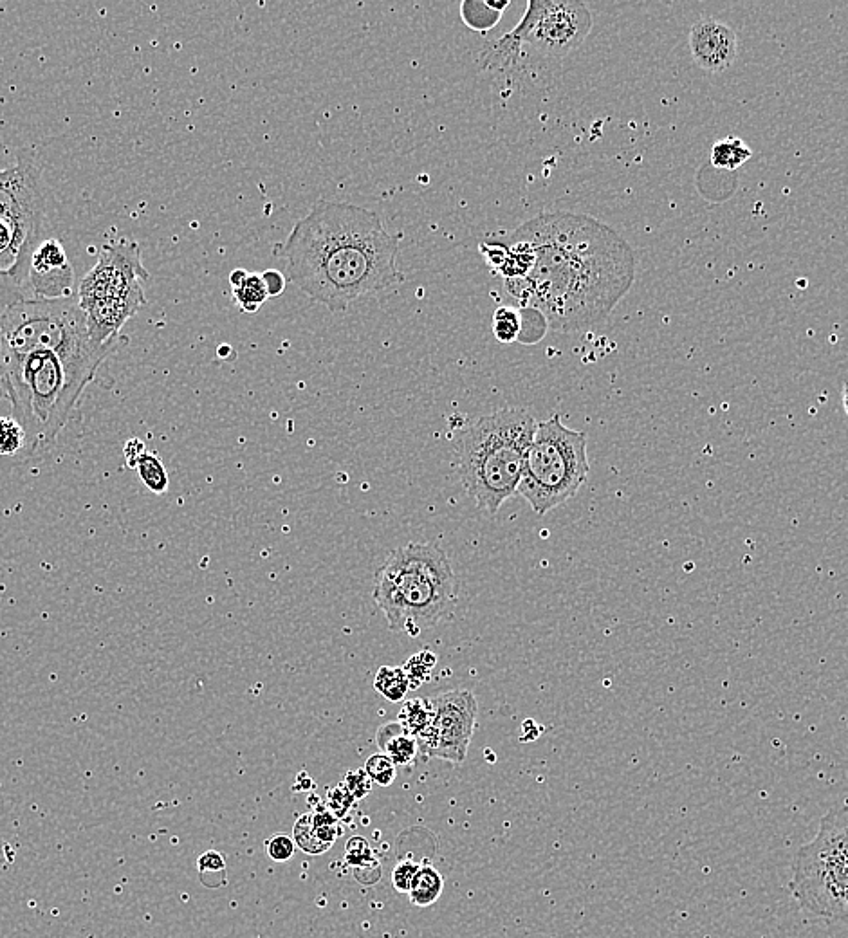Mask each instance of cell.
Segmentation results:
<instances>
[{
	"label": "cell",
	"mask_w": 848,
	"mask_h": 938,
	"mask_svg": "<svg viewBox=\"0 0 848 938\" xmlns=\"http://www.w3.org/2000/svg\"><path fill=\"white\" fill-rule=\"evenodd\" d=\"M132 468H136L139 479H141V482H143L152 493H156V495L166 493V489L170 486V479H168V473H166L163 460L159 459L156 453H152V451L148 450L145 451V453L134 462Z\"/></svg>",
	"instance_id": "obj_22"
},
{
	"label": "cell",
	"mask_w": 848,
	"mask_h": 938,
	"mask_svg": "<svg viewBox=\"0 0 848 938\" xmlns=\"http://www.w3.org/2000/svg\"><path fill=\"white\" fill-rule=\"evenodd\" d=\"M397 251L399 242L378 213L322 201L296 222L278 255L286 258L293 284L338 314L399 282Z\"/></svg>",
	"instance_id": "obj_2"
},
{
	"label": "cell",
	"mask_w": 848,
	"mask_h": 938,
	"mask_svg": "<svg viewBox=\"0 0 848 938\" xmlns=\"http://www.w3.org/2000/svg\"><path fill=\"white\" fill-rule=\"evenodd\" d=\"M231 295L235 304L244 313H257L268 302V289L262 273H248L244 269H235L230 275Z\"/></svg>",
	"instance_id": "obj_18"
},
{
	"label": "cell",
	"mask_w": 848,
	"mask_h": 938,
	"mask_svg": "<svg viewBox=\"0 0 848 938\" xmlns=\"http://www.w3.org/2000/svg\"><path fill=\"white\" fill-rule=\"evenodd\" d=\"M49 201L42 168L33 150H17L0 166V316L28 298L29 260L49 239Z\"/></svg>",
	"instance_id": "obj_6"
},
{
	"label": "cell",
	"mask_w": 848,
	"mask_h": 938,
	"mask_svg": "<svg viewBox=\"0 0 848 938\" xmlns=\"http://www.w3.org/2000/svg\"><path fill=\"white\" fill-rule=\"evenodd\" d=\"M443 892V874L430 863H423L419 868V872L415 875L408 897H410V902L417 908H430L441 899Z\"/></svg>",
	"instance_id": "obj_19"
},
{
	"label": "cell",
	"mask_w": 848,
	"mask_h": 938,
	"mask_svg": "<svg viewBox=\"0 0 848 938\" xmlns=\"http://www.w3.org/2000/svg\"><path fill=\"white\" fill-rule=\"evenodd\" d=\"M378 747L396 764V767L412 765L419 755V742L408 735L399 722H388L379 727L376 735Z\"/></svg>",
	"instance_id": "obj_17"
},
{
	"label": "cell",
	"mask_w": 848,
	"mask_h": 938,
	"mask_svg": "<svg viewBox=\"0 0 848 938\" xmlns=\"http://www.w3.org/2000/svg\"><path fill=\"white\" fill-rule=\"evenodd\" d=\"M28 448V435L13 417H0V457L15 455Z\"/></svg>",
	"instance_id": "obj_27"
},
{
	"label": "cell",
	"mask_w": 848,
	"mask_h": 938,
	"mask_svg": "<svg viewBox=\"0 0 848 938\" xmlns=\"http://www.w3.org/2000/svg\"><path fill=\"white\" fill-rule=\"evenodd\" d=\"M751 156H753L751 148L738 138L719 139L711 147V165L717 166L720 170L733 172L738 166L747 163Z\"/></svg>",
	"instance_id": "obj_20"
},
{
	"label": "cell",
	"mask_w": 848,
	"mask_h": 938,
	"mask_svg": "<svg viewBox=\"0 0 848 938\" xmlns=\"http://www.w3.org/2000/svg\"><path fill=\"white\" fill-rule=\"evenodd\" d=\"M343 785H345V789L354 796V800L358 801L369 796L370 792H372V787H374V782L370 780L367 771L361 767L358 771H349V773L345 774Z\"/></svg>",
	"instance_id": "obj_34"
},
{
	"label": "cell",
	"mask_w": 848,
	"mask_h": 938,
	"mask_svg": "<svg viewBox=\"0 0 848 938\" xmlns=\"http://www.w3.org/2000/svg\"><path fill=\"white\" fill-rule=\"evenodd\" d=\"M432 720H434V711H432L430 699L406 700L397 717V722L403 726L408 735L415 736V740L432 726Z\"/></svg>",
	"instance_id": "obj_21"
},
{
	"label": "cell",
	"mask_w": 848,
	"mask_h": 938,
	"mask_svg": "<svg viewBox=\"0 0 848 938\" xmlns=\"http://www.w3.org/2000/svg\"><path fill=\"white\" fill-rule=\"evenodd\" d=\"M74 293V267L60 240H42L29 260L28 298L62 300Z\"/></svg>",
	"instance_id": "obj_13"
},
{
	"label": "cell",
	"mask_w": 848,
	"mask_h": 938,
	"mask_svg": "<svg viewBox=\"0 0 848 938\" xmlns=\"http://www.w3.org/2000/svg\"><path fill=\"white\" fill-rule=\"evenodd\" d=\"M526 29L518 22L517 28L495 42H489L480 53V65L486 71H511L524 58Z\"/></svg>",
	"instance_id": "obj_16"
},
{
	"label": "cell",
	"mask_w": 848,
	"mask_h": 938,
	"mask_svg": "<svg viewBox=\"0 0 848 938\" xmlns=\"http://www.w3.org/2000/svg\"><path fill=\"white\" fill-rule=\"evenodd\" d=\"M354 803H356L354 796H352L351 792L345 789V785L342 783V785H338V787L331 789L329 794H327V803H325V809L329 810L332 816L340 821V819L347 818V816H349V812H351L352 805H354Z\"/></svg>",
	"instance_id": "obj_31"
},
{
	"label": "cell",
	"mask_w": 848,
	"mask_h": 938,
	"mask_svg": "<svg viewBox=\"0 0 848 938\" xmlns=\"http://www.w3.org/2000/svg\"><path fill=\"white\" fill-rule=\"evenodd\" d=\"M262 278H264V284H266V289H268L269 298L271 296H280L284 293L286 289V276L282 275L277 269H269L266 273H262Z\"/></svg>",
	"instance_id": "obj_35"
},
{
	"label": "cell",
	"mask_w": 848,
	"mask_h": 938,
	"mask_svg": "<svg viewBox=\"0 0 848 938\" xmlns=\"http://www.w3.org/2000/svg\"><path fill=\"white\" fill-rule=\"evenodd\" d=\"M363 769L367 771L374 785L388 787L396 780V764L385 753H376V755L370 756L369 760L363 765Z\"/></svg>",
	"instance_id": "obj_30"
},
{
	"label": "cell",
	"mask_w": 848,
	"mask_h": 938,
	"mask_svg": "<svg viewBox=\"0 0 848 938\" xmlns=\"http://www.w3.org/2000/svg\"><path fill=\"white\" fill-rule=\"evenodd\" d=\"M791 892L803 910L848 924V801L821 819L794 859Z\"/></svg>",
	"instance_id": "obj_10"
},
{
	"label": "cell",
	"mask_w": 848,
	"mask_h": 938,
	"mask_svg": "<svg viewBox=\"0 0 848 938\" xmlns=\"http://www.w3.org/2000/svg\"><path fill=\"white\" fill-rule=\"evenodd\" d=\"M520 24L526 44L549 58H563L589 37L592 15L576 0H529Z\"/></svg>",
	"instance_id": "obj_11"
},
{
	"label": "cell",
	"mask_w": 848,
	"mask_h": 938,
	"mask_svg": "<svg viewBox=\"0 0 848 938\" xmlns=\"http://www.w3.org/2000/svg\"><path fill=\"white\" fill-rule=\"evenodd\" d=\"M199 879L208 888H221L226 884V861L221 852L208 850L197 859Z\"/></svg>",
	"instance_id": "obj_26"
},
{
	"label": "cell",
	"mask_w": 848,
	"mask_h": 938,
	"mask_svg": "<svg viewBox=\"0 0 848 938\" xmlns=\"http://www.w3.org/2000/svg\"><path fill=\"white\" fill-rule=\"evenodd\" d=\"M37 350H55L67 356H91L102 361L116 347H96L76 295L62 300L24 298L0 316V368L13 358Z\"/></svg>",
	"instance_id": "obj_8"
},
{
	"label": "cell",
	"mask_w": 848,
	"mask_h": 938,
	"mask_svg": "<svg viewBox=\"0 0 848 938\" xmlns=\"http://www.w3.org/2000/svg\"><path fill=\"white\" fill-rule=\"evenodd\" d=\"M493 334L500 343H513L522 336V313L515 307L500 305L493 314Z\"/></svg>",
	"instance_id": "obj_25"
},
{
	"label": "cell",
	"mask_w": 848,
	"mask_h": 938,
	"mask_svg": "<svg viewBox=\"0 0 848 938\" xmlns=\"http://www.w3.org/2000/svg\"><path fill=\"white\" fill-rule=\"evenodd\" d=\"M342 834L340 821L332 816L325 807H318L314 812H307L296 819L293 828V839L296 848L305 854L320 856L325 854L334 845V841Z\"/></svg>",
	"instance_id": "obj_15"
},
{
	"label": "cell",
	"mask_w": 848,
	"mask_h": 938,
	"mask_svg": "<svg viewBox=\"0 0 848 938\" xmlns=\"http://www.w3.org/2000/svg\"><path fill=\"white\" fill-rule=\"evenodd\" d=\"M462 22L473 31H489L495 28L502 13L489 8L486 0H466L461 6Z\"/></svg>",
	"instance_id": "obj_24"
},
{
	"label": "cell",
	"mask_w": 848,
	"mask_h": 938,
	"mask_svg": "<svg viewBox=\"0 0 848 938\" xmlns=\"http://www.w3.org/2000/svg\"><path fill=\"white\" fill-rule=\"evenodd\" d=\"M102 363L91 356L37 350L2 365L0 397L10 401L13 419L28 435V448L56 441Z\"/></svg>",
	"instance_id": "obj_3"
},
{
	"label": "cell",
	"mask_w": 848,
	"mask_h": 938,
	"mask_svg": "<svg viewBox=\"0 0 848 938\" xmlns=\"http://www.w3.org/2000/svg\"><path fill=\"white\" fill-rule=\"evenodd\" d=\"M843 408H845V414L848 417V383L843 385Z\"/></svg>",
	"instance_id": "obj_37"
},
{
	"label": "cell",
	"mask_w": 848,
	"mask_h": 938,
	"mask_svg": "<svg viewBox=\"0 0 848 938\" xmlns=\"http://www.w3.org/2000/svg\"><path fill=\"white\" fill-rule=\"evenodd\" d=\"M480 251L518 307L538 311L554 331L603 322L636 278L627 240L578 213H542Z\"/></svg>",
	"instance_id": "obj_1"
},
{
	"label": "cell",
	"mask_w": 848,
	"mask_h": 938,
	"mask_svg": "<svg viewBox=\"0 0 848 938\" xmlns=\"http://www.w3.org/2000/svg\"><path fill=\"white\" fill-rule=\"evenodd\" d=\"M421 865L415 863L412 859H405L401 863H397L392 870V886L396 888L399 893L410 892L412 888V883H414L415 875L419 872Z\"/></svg>",
	"instance_id": "obj_33"
},
{
	"label": "cell",
	"mask_w": 848,
	"mask_h": 938,
	"mask_svg": "<svg viewBox=\"0 0 848 938\" xmlns=\"http://www.w3.org/2000/svg\"><path fill=\"white\" fill-rule=\"evenodd\" d=\"M147 278L136 242L116 240L102 249L76 291L89 338L96 347H120L118 336L123 325L147 304L143 289Z\"/></svg>",
	"instance_id": "obj_7"
},
{
	"label": "cell",
	"mask_w": 848,
	"mask_h": 938,
	"mask_svg": "<svg viewBox=\"0 0 848 938\" xmlns=\"http://www.w3.org/2000/svg\"><path fill=\"white\" fill-rule=\"evenodd\" d=\"M374 601L392 632L417 637L450 619L459 603L452 563L435 543H408L390 552L376 574Z\"/></svg>",
	"instance_id": "obj_4"
},
{
	"label": "cell",
	"mask_w": 848,
	"mask_h": 938,
	"mask_svg": "<svg viewBox=\"0 0 848 938\" xmlns=\"http://www.w3.org/2000/svg\"><path fill=\"white\" fill-rule=\"evenodd\" d=\"M535 432L536 419L527 410L504 408L461 433L455 448L457 475L468 497L489 516L517 495Z\"/></svg>",
	"instance_id": "obj_5"
},
{
	"label": "cell",
	"mask_w": 848,
	"mask_h": 938,
	"mask_svg": "<svg viewBox=\"0 0 848 938\" xmlns=\"http://www.w3.org/2000/svg\"><path fill=\"white\" fill-rule=\"evenodd\" d=\"M264 848H266V854H268L271 861L286 863L291 857L295 856V839L286 836V834H275L264 843Z\"/></svg>",
	"instance_id": "obj_32"
},
{
	"label": "cell",
	"mask_w": 848,
	"mask_h": 938,
	"mask_svg": "<svg viewBox=\"0 0 848 938\" xmlns=\"http://www.w3.org/2000/svg\"><path fill=\"white\" fill-rule=\"evenodd\" d=\"M374 688L390 702L405 699L406 693L410 690V681H408L405 668L381 666L374 679Z\"/></svg>",
	"instance_id": "obj_23"
},
{
	"label": "cell",
	"mask_w": 848,
	"mask_h": 938,
	"mask_svg": "<svg viewBox=\"0 0 848 938\" xmlns=\"http://www.w3.org/2000/svg\"><path fill=\"white\" fill-rule=\"evenodd\" d=\"M435 663H437V657L434 653L424 650V652L417 653L414 657H410L406 661L405 672L408 675V681H410V690H417L423 682L430 679V673L435 668Z\"/></svg>",
	"instance_id": "obj_29"
},
{
	"label": "cell",
	"mask_w": 848,
	"mask_h": 938,
	"mask_svg": "<svg viewBox=\"0 0 848 938\" xmlns=\"http://www.w3.org/2000/svg\"><path fill=\"white\" fill-rule=\"evenodd\" d=\"M145 451H147V446H145L143 442L139 441V439L134 437V439H129V441H127L123 453H125V459H127V462H129V466H134V462H136V460H138L139 457L145 453Z\"/></svg>",
	"instance_id": "obj_36"
},
{
	"label": "cell",
	"mask_w": 848,
	"mask_h": 938,
	"mask_svg": "<svg viewBox=\"0 0 848 938\" xmlns=\"http://www.w3.org/2000/svg\"><path fill=\"white\" fill-rule=\"evenodd\" d=\"M589 473L587 433L567 428L560 415H553L536 423L517 493L536 515H547L571 500Z\"/></svg>",
	"instance_id": "obj_9"
},
{
	"label": "cell",
	"mask_w": 848,
	"mask_h": 938,
	"mask_svg": "<svg viewBox=\"0 0 848 938\" xmlns=\"http://www.w3.org/2000/svg\"><path fill=\"white\" fill-rule=\"evenodd\" d=\"M434 720L417 738L428 758L461 765L466 760L475 731L479 702L468 690H450L430 697Z\"/></svg>",
	"instance_id": "obj_12"
},
{
	"label": "cell",
	"mask_w": 848,
	"mask_h": 938,
	"mask_svg": "<svg viewBox=\"0 0 848 938\" xmlns=\"http://www.w3.org/2000/svg\"><path fill=\"white\" fill-rule=\"evenodd\" d=\"M345 863L354 868V872H358L360 868H365V866L379 872L378 856H376V852L372 850L369 841L365 837L354 836L347 841V845H345Z\"/></svg>",
	"instance_id": "obj_28"
},
{
	"label": "cell",
	"mask_w": 848,
	"mask_h": 938,
	"mask_svg": "<svg viewBox=\"0 0 848 938\" xmlns=\"http://www.w3.org/2000/svg\"><path fill=\"white\" fill-rule=\"evenodd\" d=\"M688 42L695 64L708 73H722L737 60V33L720 20H699Z\"/></svg>",
	"instance_id": "obj_14"
}]
</instances>
